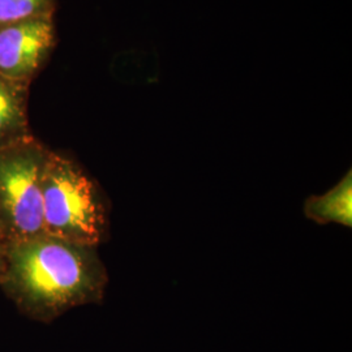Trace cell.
I'll list each match as a JSON object with an SVG mask.
<instances>
[{"label":"cell","instance_id":"cell-2","mask_svg":"<svg viewBox=\"0 0 352 352\" xmlns=\"http://www.w3.org/2000/svg\"><path fill=\"white\" fill-rule=\"evenodd\" d=\"M42 199L45 235L93 248L107 238L109 217L100 188L74 161L47 153Z\"/></svg>","mask_w":352,"mask_h":352},{"label":"cell","instance_id":"cell-4","mask_svg":"<svg viewBox=\"0 0 352 352\" xmlns=\"http://www.w3.org/2000/svg\"><path fill=\"white\" fill-rule=\"evenodd\" d=\"M52 41V24L39 16L3 28L0 30V75L8 80H21L32 75Z\"/></svg>","mask_w":352,"mask_h":352},{"label":"cell","instance_id":"cell-7","mask_svg":"<svg viewBox=\"0 0 352 352\" xmlns=\"http://www.w3.org/2000/svg\"><path fill=\"white\" fill-rule=\"evenodd\" d=\"M47 0H0V24H14L32 17L45 7Z\"/></svg>","mask_w":352,"mask_h":352},{"label":"cell","instance_id":"cell-3","mask_svg":"<svg viewBox=\"0 0 352 352\" xmlns=\"http://www.w3.org/2000/svg\"><path fill=\"white\" fill-rule=\"evenodd\" d=\"M47 151L23 141L0 149V232L23 241L43 235L42 174Z\"/></svg>","mask_w":352,"mask_h":352},{"label":"cell","instance_id":"cell-8","mask_svg":"<svg viewBox=\"0 0 352 352\" xmlns=\"http://www.w3.org/2000/svg\"><path fill=\"white\" fill-rule=\"evenodd\" d=\"M10 241L6 239L4 236L0 235V276L4 272L6 267V261H7V248H8Z\"/></svg>","mask_w":352,"mask_h":352},{"label":"cell","instance_id":"cell-6","mask_svg":"<svg viewBox=\"0 0 352 352\" xmlns=\"http://www.w3.org/2000/svg\"><path fill=\"white\" fill-rule=\"evenodd\" d=\"M25 131L21 98L0 78V149L26 141Z\"/></svg>","mask_w":352,"mask_h":352},{"label":"cell","instance_id":"cell-9","mask_svg":"<svg viewBox=\"0 0 352 352\" xmlns=\"http://www.w3.org/2000/svg\"><path fill=\"white\" fill-rule=\"evenodd\" d=\"M0 235H1V232H0ZM1 236H3V235H1Z\"/></svg>","mask_w":352,"mask_h":352},{"label":"cell","instance_id":"cell-5","mask_svg":"<svg viewBox=\"0 0 352 352\" xmlns=\"http://www.w3.org/2000/svg\"><path fill=\"white\" fill-rule=\"evenodd\" d=\"M304 214L320 225L338 223L352 226V180L349 173L334 188L312 196L304 204Z\"/></svg>","mask_w":352,"mask_h":352},{"label":"cell","instance_id":"cell-1","mask_svg":"<svg viewBox=\"0 0 352 352\" xmlns=\"http://www.w3.org/2000/svg\"><path fill=\"white\" fill-rule=\"evenodd\" d=\"M109 277L97 248L49 235L13 241L0 287L24 315L51 322L69 309L100 302Z\"/></svg>","mask_w":352,"mask_h":352}]
</instances>
